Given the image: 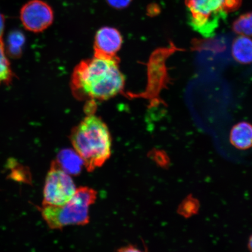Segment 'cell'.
Wrapping results in <instances>:
<instances>
[{"label": "cell", "instance_id": "obj_1", "mask_svg": "<svg viewBox=\"0 0 252 252\" xmlns=\"http://www.w3.org/2000/svg\"><path fill=\"white\" fill-rule=\"evenodd\" d=\"M117 56L94 54L80 62L72 75L71 87L80 96L107 100L124 89L125 79Z\"/></svg>", "mask_w": 252, "mask_h": 252}, {"label": "cell", "instance_id": "obj_2", "mask_svg": "<svg viewBox=\"0 0 252 252\" xmlns=\"http://www.w3.org/2000/svg\"><path fill=\"white\" fill-rule=\"evenodd\" d=\"M70 140L88 172L101 167L112 154V138L102 120L89 115L72 131Z\"/></svg>", "mask_w": 252, "mask_h": 252}, {"label": "cell", "instance_id": "obj_3", "mask_svg": "<svg viewBox=\"0 0 252 252\" xmlns=\"http://www.w3.org/2000/svg\"><path fill=\"white\" fill-rule=\"evenodd\" d=\"M97 191L89 187H80L68 202L62 206L38 207L50 228L61 229L71 225H86L90 222V207L95 202Z\"/></svg>", "mask_w": 252, "mask_h": 252}, {"label": "cell", "instance_id": "obj_4", "mask_svg": "<svg viewBox=\"0 0 252 252\" xmlns=\"http://www.w3.org/2000/svg\"><path fill=\"white\" fill-rule=\"evenodd\" d=\"M241 4L242 0H185L189 25L203 37H213L220 24Z\"/></svg>", "mask_w": 252, "mask_h": 252}, {"label": "cell", "instance_id": "obj_5", "mask_svg": "<svg viewBox=\"0 0 252 252\" xmlns=\"http://www.w3.org/2000/svg\"><path fill=\"white\" fill-rule=\"evenodd\" d=\"M77 189L70 175L53 160L44 185L42 206H62L73 197Z\"/></svg>", "mask_w": 252, "mask_h": 252}, {"label": "cell", "instance_id": "obj_6", "mask_svg": "<svg viewBox=\"0 0 252 252\" xmlns=\"http://www.w3.org/2000/svg\"><path fill=\"white\" fill-rule=\"evenodd\" d=\"M20 18L28 31L39 33L46 30L54 20L51 7L42 0H31L21 9Z\"/></svg>", "mask_w": 252, "mask_h": 252}, {"label": "cell", "instance_id": "obj_7", "mask_svg": "<svg viewBox=\"0 0 252 252\" xmlns=\"http://www.w3.org/2000/svg\"><path fill=\"white\" fill-rule=\"evenodd\" d=\"M183 50L171 43L168 47L159 49L154 53L151 62V91L154 95H157L160 90L168 88L171 83L172 79L166 67V60L176 52Z\"/></svg>", "mask_w": 252, "mask_h": 252}, {"label": "cell", "instance_id": "obj_8", "mask_svg": "<svg viewBox=\"0 0 252 252\" xmlns=\"http://www.w3.org/2000/svg\"><path fill=\"white\" fill-rule=\"evenodd\" d=\"M123 43L121 32L115 28L103 27L97 31L94 39V54L116 56Z\"/></svg>", "mask_w": 252, "mask_h": 252}, {"label": "cell", "instance_id": "obj_9", "mask_svg": "<svg viewBox=\"0 0 252 252\" xmlns=\"http://www.w3.org/2000/svg\"><path fill=\"white\" fill-rule=\"evenodd\" d=\"M230 143L240 150H247L252 147V125L241 122L233 126L229 134Z\"/></svg>", "mask_w": 252, "mask_h": 252}, {"label": "cell", "instance_id": "obj_10", "mask_svg": "<svg viewBox=\"0 0 252 252\" xmlns=\"http://www.w3.org/2000/svg\"><path fill=\"white\" fill-rule=\"evenodd\" d=\"M61 168L69 175H77L81 171L84 162L75 150L61 151L55 160Z\"/></svg>", "mask_w": 252, "mask_h": 252}, {"label": "cell", "instance_id": "obj_11", "mask_svg": "<svg viewBox=\"0 0 252 252\" xmlns=\"http://www.w3.org/2000/svg\"><path fill=\"white\" fill-rule=\"evenodd\" d=\"M232 55L236 62L242 64L252 63V39L248 36H240L233 41Z\"/></svg>", "mask_w": 252, "mask_h": 252}, {"label": "cell", "instance_id": "obj_12", "mask_svg": "<svg viewBox=\"0 0 252 252\" xmlns=\"http://www.w3.org/2000/svg\"><path fill=\"white\" fill-rule=\"evenodd\" d=\"M25 37L21 31L14 30L9 33L7 40V53L12 59H19L23 55Z\"/></svg>", "mask_w": 252, "mask_h": 252}, {"label": "cell", "instance_id": "obj_13", "mask_svg": "<svg viewBox=\"0 0 252 252\" xmlns=\"http://www.w3.org/2000/svg\"><path fill=\"white\" fill-rule=\"evenodd\" d=\"M234 32L241 36H252V12L242 15L232 25Z\"/></svg>", "mask_w": 252, "mask_h": 252}, {"label": "cell", "instance_id": "obj_14", "mask_svg": "<svg viewBox=\"0 0 252 252\" xmlns=\"http://www.w3.org/2000/svg\"><path fill=\"white\" fill-rule=\"evenodd\" d=\"M12 77L13 73L5 55L4 43L2 37H0V84L10 83Z\"/></svg>", "mask_w": 252, "mask_h": 252}, {"label": "cell", "instance_id": "obj_15", "mask_svg": "<svg viewBox=\"0 0 252 252\" xmlns=\"http://www.w3.org/2000/svg\"><path fill=\"white\" fill-rule=\"evenodd\" d=\"M192 50L197 51L209 50L214 53H220L225 51V43L220 40H201L196 39L193 41Z\"/></svg>", "mask_w": 252, "mask_h": 252}, {"label": "cell", "instance_id": "obj_16", "mask_svg": "<svg viewBox=\"0 0 252 252\" xmlns=\"http://www.w3.org/2000/svg\"><path fill=\"white\" fill-rule=\"evenodd\" d=\"M198 209L197 201L193 198L189 197L183 201L179 207V212L182 216L188 217L196 214Z\"/></svg>", "mask_w": 252, "mask_h": 252}, {"label": "cell", "instance_id": "obj_17", "mask_svg": "<svg viewBox=\"0 0 252 252\" xmlns=\"http://www.w3.org/2000/svg\"><path fill=\"white\" fill-rule=\"evenodd\" d=\"M132 0H106L108 4L113 8L124 9L130 4Z\"/></svg>", "mask_w": 252, "mask_h": 252}, {"label": "cell", "instance_id": "obj_18", "mask_svg": "<svg viewBox=\"0 0 252 252\" xmlns=\"http://www.w3.org/2000/svg\"><path fill=\"white\" fill-rule=\"evenodd\" d=\"M116 252H147L141 250V249L135 247L134 245H129L126 247L119 249Z\"/></svg>", "mask_w": 252, "mask_h": 252}, {"label": "cell", "instance_id": "obj_19", "mask_svg": "<svg viewBox=\"0 0 252 252\" xmlns=\"http://www.w3.org/2000/svg\"><path fill=\"white\" fill-rule=\"evenodd\" d=\"M5 27V18L4 16L0 14V37H2L3 33H4Z\"/></svg>", "mask_w": 252, "mask_h": 252}, {"label": "cell", "instance_id": "obj_20", "mask_svg": "<svg viewBox=\"0 0 252 252\" xmlns=\"http://www.w3.org/2000/svg\"><path fill=\"white\" fill-rule=\"evenodd\" d=\"M249 248H250V251L252 252V235L250 238V241H249Z\"/></svg>", "mask_w": 252, "mask_h": 252}]
</instances>
